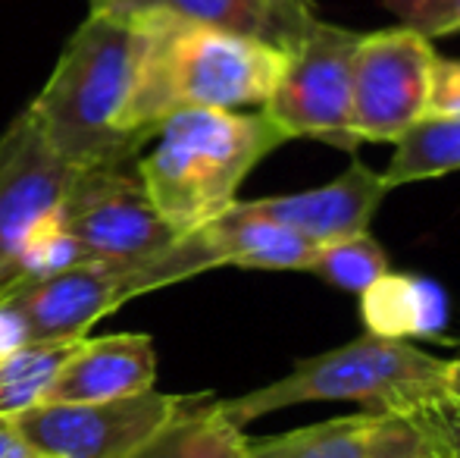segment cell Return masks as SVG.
Wrapping results in <instances>:
<instances>
[{
    "label": "cell",
    "mask_w": 460,
    "mask_h": 458,
    "mask_svg": "<svg viewBox=\"0 0 460 458\" xmlns=\"http://www.w3.org/2000/svg\"><path fill=\"white\" fill-rule=\"evenodd\" d=\"M455 170H460V116H423L394 141V154L382 179L394 189L448 176Z\"/></svg>",
    "instance_id": "obj_17"
},
{
    "label": "cell",
    "mask_w": 460,
    "mask_h": 458,
    "mask_svg": "<svg viewBox=\"0 0 460 458\" xmlns=\"http://www.w3.org/2000/svg\"><path fill=\"white\" fill-rule=\"evenodd\" d=\"M426 116H460V60L436 57L429 113Z\"/></svg>",
    "instance_id": "obj_22"
},
{
    "label": "cell",
    "mask_w": 460,
    "mask_h": 458,
    "mask_svg": "<svg viewBox=\"0 0 460 458\" xmlns=\"http://www.w3.org/2000/svg\"><path fill=\"white\" fill-rule=\"evenodd\" d=\"M63 214L88 261L145 264L182 238L160 220L135 164L75 166Z\"/></svg>",
    "instance_id": "obj_6"
},
{
    "label": "cell",
    "mask_w": 460,
    "mask_h": 458,
    "mask_svg": "<svg viewBox=\"0 0 460 458\" xmlns=\"http://www.w3.org/2000/svg\"><path fill=\"white\" fill-rule=\"evenodd\" d=\"M179 402L182 396L160 390L113 402H44L10 424L41 458H122L145 443Z\"/></svg>",
    "instance_id": "obj_8"
},
{
    "label": "cell",
    "mask_w": 460,
    "mask_h": 458,
    "mask_svg": "<svg viewBox=\"0 0 460 458\" xmlns=\"http://www.w3.org/2000/svg\"><path fill=\"white\" fill-rule=\"evenodd\" d=\"M244 458H455L436 415L360 411L248 440Z\"/></svg>",
    "instance_id": "obj_10"
},
{
    "label": "cell",
    "mask_w": 460,
    "mask_h": 458,
    "mask_svg": "<svg viewBox=\"0 0 460 458\" xmlns=\"http://www.w3.org/2000/svg\"><path fill=\"white\" fill-rule=\"evenodd\" d=\"M436 57L429 38L407 25L360 35L351 85L358 141H398L429 113Z\"/></svg>",
    "instance_id": "obj_7"
},
{
    "label": "cell",
    "mask_w": 460,
    "mask_h": 458,
    "mask_svg": "<svg viewBox=\"0 0 460 458\" xmlns=\"http://www.w3.org/2000/svg\"><path fill=\"white\" fill-rule=\"evenodd\" d=\"M92 10H107L116 16L166 13L270 44L282 54L295 50L320 19L314 0H101Z\"/></svg>",
    "instance_id": "obj_12"
},
{
    "label": "cell",
    "mask_w": 460,
    "mask_h": 458,
    "mask_svg": "<svg viewBox=\"0 0 460 458\" xmlns=\"http://www.w3.org/2000/svg\"><path fill=\"white\" fill-rule=\"evenodd\" d=\"M25 343H31L29 324H25V318L16 311V305L0 295V361L10 358V355L16 352V348H22Z\"/></svg>",
    "instance_id": "obj_23"
},
{
    "label": "cell",
    "mask_w": 460,
    "mask_h": 458,
    "mask_svg": "<svg viewBox=\"0 0 460 458\" xmlns=\"http://www.w3.org/2000/svg\"><path fill=\"white\" fill-rule=\"evenodd\" d=\"M141 29L132 16L92 10L25 111L73 166L135 164L147 148L128 129Z\"/></svg>",
    "instance_id": "obj_2"
},
{
    "label": "cell",
    "mask_w": 460,
    "mask_h": 458,
    "mask_svg": "<svg viewBox=\"0 0 460 458\" xmlns=\"http://www.w3.org/2000/svg\"><path fill=\"white\" fill-rule=\"evenodd\" d=\"M401 25L426 38L457 35L460 31V0H382Z\"/></svg>",
    "instance_id": "obj_21"
},
{
    "label": "cell",
    "mask_w": 460,
    "mask_h": 458,
    "mask_svg": "<svg viewBox=\"0 0 460 458\" xmlns=\"http://www.w3.org/2000/svg\"><path fill=\"white\" fill-rule=\"evenodd\" d=\"M432 415H436V421H438V427H442L445 440H448L451 453H455V458H460V399H448V402L438 405Z\"/></svg>",
    "instance_id": "obj_24"
},
{
    "label": "cell",
    "mask_w": 460,
    "mask_h": 458,
    "mask_svg": "<svg viewBox=\"0 0 460 458\" xmlns=\"http://www.w3.org/2000/svg\"><path fill=\"white\" fill-rule=\"evenodd\" d=\"M85 261H88V255L79 245V238L73 236V229H69L66 214L57 211V214L44 217V220L29 232L16 264H13V274L6 286H16V283H29V280H44V276L63 274V270L79 267V264H85Z\"/></svg>",
    "instance_id": "obj_20"
},
{
    "label": "cell",
    "mask_w": 460,
    "mask_h": 458,
    "mask_svg": "<svg viewBox=\"0 0 460 458\" xmlns=\"http://www.w3.org/2000/svg\"><path fill=\"white\" fill-rule=\"evenodd\" d=\"M448 390H451V399H460V361H451V371H448Z\"/></svg>",
    "instance_id": "obj_26"
},
{
    "label": "cell",
    "mask_w": 460,
    "mask_h": 458,
    "mask_svg": "<svg viewBox=\"0 0 460 458\" xmlns=\"http://www.w3.org/2000/svg\"><path fill=\"white\" fill-rule=\"evenodd\" d=\"M94 4H101V0H92V6H94Z\"/></svg>",
    "instance_id": "obj_27"
},
{
    "label": "cell",
    "mask_w": 460,
    "mask_h": 458,
    "mask_svg": "<svg viewBox=\"0 0 460 458\" xmlns=\"http://www.w3.org/2000/svg\"><path fill=\"white\" fill-rule=\"evenodd\" d=\"M385 195L388 185L382 173L369 170L364 160L351 157L348 170L339 173L332 183L320 185V189L235 202V208L244 211V214L273 220L320 248V245L367 232L369 220H373Z\"/></svg>",
    "instance_id": "obj_11"
},
{
    "label": "cell",
    "mask_w": 460,
    "mask_h": 458,
    "mask_svg": "<svg viewBox=\"0 0 460 458\" xmlns=\"http://www.w3.org/2000/svg\"><path fill=\"white\" fill-rule=\"evenodd\" d=\"M132 19L141 29V54L126 120L147 145L179 111L263 107L282 76L285 54L270 44L166 13Z\"/></svg>",
    "instance_id": "obj_1"
},
{
    "label": "cell",
    "mask_w": 460,
    "mask_h": 458,
    "mask_svg": "<svg viewBox=\"0 0 460 458\" xmlns=\"http://www.w3.org/2000/svg\"><path fill=\"white\" fill-rule=\"evenodd\" d=\"M360 324L379 339H436L448 327V295L417 274H382L360 292Z\"/></svg>",
    "instance_id": "obj_14"
},
{
    "label": "cell",
    "mask_w": 460,
    "mask_h": 458,
    "mask_svg": "<svg viewBox=\"0 0 460 458\" xmlns=\"http://www.w3.org/2000/svg\"><path fill=\"white\" fill-rule=\"evenodd\" d=\"M248 436L210 392L182 396L179 409L122 458H244Z\"/></svg>",
    "instance_id": "obj_15"
},
{
    "label": "cell",
    "mask_w": 460,
    "mask_h": 458,
    "mask_svg": "<svg viewBox=\"0 0 460 458\" xmlns=\"http://www.w3.org/2000/svg\"><path fill=\"white\" fill-rule=\"evenodd\" d=\"M285 141L263 111H179L164 120L135 170L160 220L188 236L232 211L248 173Z\"/></svg>",
    "instance_id": "obj_3"
},
{
    "label": "cell",
    "mask_w": 460,
    "mask_h": 458,
    "mask_svg": "<svg viewBox=\"0 0 460 458\" xmlns=\"http://www.w3.org/2000/svg\"><path fill=\"white\" fill-rule=\"evenodd\" d=\"M388 255L379 242L367 232L339 238V242L320 245L310 261L307 274H316L323 283L345 292L360 295L369 283H376L382 274H388Z\"/></svg>",
    "instance_id": "obj_19"
},
{
    "label": "cell",
    "mask_w": 460,
    "mask_h": 458,
    "mask_svg": "<svg viewBox=\"0 0 460 458\" xmlns=\"http://www.w3.org/2000/svg\"><path fill=\"white\" fill-rule=\"evenodd\" d=\"M451 361L401 339L364 337L295 361L291 373L235 399H219L238 427L304 402H358L367 411L426 415L451 399Z\"/></svg>",
    "instance_id": "obj_4"
},
{
    "label": "cell",
    "mask_w": 460,
    "mask_h": 458,
    "mask_svg": "<svg viewBox=\"0 0 460 458\" xmlns=\"http://www.w3.org/2000/svg\"><path fill=\"white\" fill-rule=\"evenodd\" d=\"M75 346L79 339H31L0 361V421L48 402L50 386Z\"/></svg>",
    "instance_id": "obj_18"
},
{
    "label": "cell",
    "mask_w": 460,
    "mask_h": 458,
    "mask_svg": "<svg viewBox=\"0 0 460 458\" xmlns=\"http://www.w3.org/2000/svg\"><path fill=\"white\" fill-rule=\"evenodd\" d=\"M73 176L75 166L50 148L29 111L0 132V289L29 232L63 211Z\"/></svg>",
    "instance_id": "obj_9"
},
{
    "label": "cell",
    "mask_w": 460,
    "mask_h": 458,
    "mask_svg": "<svg viewBox=\"0 0 460 458\" xmlns=\"http://www.w3.org/2000/svg\"><path fill=\"white\" fill-rule=\"evenodd\" d=\"M204 236L217 255L219 267L244 270H301L307 274L316 245L273 220L244 214L232 204L219 220L207 223Z\"/></svg>",
    "instance_id": "obj_16"
},
{
    "label": "cell",
    "mask_w": 460,
    "mask_h": 458,
    "mask_svg": "<svg viewBox=\"0 0 460 458\" xmlns=\"http://www.w3.org/2000/svg\"><path fill=\"white\" fill-rule=\"evenodd\" d=\"M364 31L316 19L285 67L270 101L261 107L285 139H320L354 151L360 145L351 126L354 54Z\"/></svg>",
    "instance_id": "obj_5"
},
{
    "label": "cell",
    "mask_w": 460,
    "mask_h": 458,
    "mask_svg": "<svg viewBox=\"0 0 460 458\" xmlns=\"http://www.w3.org/2000/svg\"><path fill=\"white\" fill-rule=\"evenodd\" d=\"M157 348L147 333L85 337L57 373L48 402H113L154 390Z\"/></svg>",
    "instance_id": "obj_13"
},
{
    "label": "cell",
    "mask_w": 460,
    "mask_h": 458,
    "mask_svg": "<svg viewBox=\"0 0 460 458\" xmlns=\"http://www.w3.org/2000/svg\"><path fill=\"white\" fill-rule=\"evenodd\" d=\"M0 458H41V455L16 434V427L10 421H0Z\"/></svg>",
    "instance_id": "obj_25"
}]
</instances>
